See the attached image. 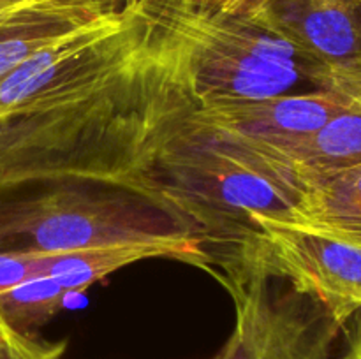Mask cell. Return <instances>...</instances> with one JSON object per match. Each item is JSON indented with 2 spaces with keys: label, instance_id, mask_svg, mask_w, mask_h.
Here are the masks:
<instances>
[{
  "label": "cell",
  "instance_id": "1",
  "mask_svg": "<svg viewBox=\"0 0 361 359\" xmlns=\"http://www.w3.org/2000/svg\"><path fill=\"white\" fill-rule=\"evenodd\" d=\"M143 25L145 53L190 109L288 94L316 63L261 13H226L210 0H123Z\"/></svg>",
  "mask_w": 361,
  "mask_h": 359
},
{
  "label": "cell",
  "instance_id": "2",
  "mask_svg": "<svg viewBox=\"0 0 361 359\" xmlns=\"http://www.w3.org/2000/svg\"><path fill=\"white\" fill-rule=\"evenodd\" d=\"M203 236L189 213L143 180L73 176L0 190V252L155 243L210 257Z\"/></svg>",
  "mask_w": 361,
  "mask_h": 359
},
{
  "label": "cell",
  "instance_id": "3",
  "mask_svg": "<svg viewBox=\"0 0 361 359\" xmlns=\"http://www.w3.org/2000/svg\"><path fill=\"white\" fill-rule=\"evenodd\" d=\"M180 109L159 130L148 151L143 178L175 201L204 234L215 227L242 243L249 217L288 218L309 182L298 165L275 151L217 136Z\"/></svg>",
  "mask_w": 361,
  "mask_h": 359
},
{
  "label": "cell",
  "instance_id": "4",
  "mask_svg": "<svg viewBox=\"0 0 361 359\" xmlns=\"http://www.w3.org/2000/svg\"><path fill=\"white\" fill-rule=\"evenodd\" d=\"M143 48V25L123 2L115 14L46 46L0 80V120L99 101L140 70Z\"/></svg>",
  "mask_w": 361,
  "mask_h": 359
},
{
  "label": "cell",
  "instance_id": "5",
  "mask_svg": "<svg viewBox=\"0 0 361 359\" xmlns=\"http://www.w3.org/2000/svg\"><path fill=\"white\" fill-rule=\"evenodd\" d=\"M249 222L250 234L238 250L267 275L291 282L337 326L361 310V243L288 218L252 213Z\"/></svg>",
  "mask_w": 361,
  "mask_h": 359
},
{
  "label": "cell",
  "instance_id": "6",
  "mask_svg": "<svg viewBox=\"0 0 361 359\" xmlns=\"http://www.w3.org/2000/svg\"><path fill=\"white\" fill-rule=\"evenodd\" d=\"M222 284L235 305V327L214 359H330L331 326L303 313L291 296L279 298L270 275L240 252L226 260Z\"/></svg>",
  "mask_w": 361,
  "mask_h": 359
},
{
  "label": "cell",
  "instance_id": "7",
  "mask_svg": "<svg viewBox=\"0 0 361 359\" xmlns=\"http://www.w3.org/2000/svg\"><path fill=\"white\" fill-rule=\"evenodd\" d=\"M353 102L349 95L314 88L215 108H189L187 115L217 136L284 157L289 148L312 137Z\"/></svg>",
  "mask_w": 361,
  "mask_h": 359
},
{
  "label": "cell",
  "instance_id": "8",
  "mask_svg": "<svg viewBox=\"0 0 361 359\" xmlns=\"http://www.w3.org/2000/svg\"><path fill=\"white\" fill-rule=\"evenodd\" d=\"M256 13L316 65L361 69V0H267Z\"/></svg>",
  "mask_w": 361,
  "mask_h": 359
},
{
  "label": "cell",
  "instance_id": "9",
  "mask_svg": "<svg viewBox=\"0 0 361 359\" xmlns=\"http://www.w3.org/2000/svg\"><path fill=\"white\" fill-rule=\"evenodd\" d=\"M120 7L118 0H0V80L42 48Z\"/></svg>",
  "mask_w": 361,
  "mask_h": 359
},
{
  "label": "cell",
  "instance_id": "10",
  "mask_svg": "<svg viewBox=\"0 0 361 359\" xmlns=\"http://www.w3.org/2000/svg\"><path fill=\"white\" fill-rule=\"evenodd\" d=\"M148 259H175L210 270V257L175 245L130 243L106 245L80 252L56 253L46 277L53 278L66 292H83L115 271Z\"/></svg>",
  "mask_w": 361,
  "mask_h": 359
},
{
  "label": "cell",
  "instance_id": "11",
  "mask_svg": "<svg viewBox=\"0 0 361 359\" xmlns=\"http://www.w3.org/2000/svg\"><path fill=\"white\" fill-rule=\"evenodd\" d=\"M288 220L361 243V168L310 180Z\"/></svg>",
  "mask_w": 361,
  "mask_h": 359
},
{
  "label": "cell",
  "instance_id": "12",
  "mask_svg": "<svg viewBox=\"0 0 361 359\" xmlns=\"http://www.w3.org/2000/svg\"><path fill=\"white\" fill-rule=\"evenodd\" d=\"M331 118L303 143L289 148L286 157L310 182L316 176L361 168V99Z\"/></svg>",
  "mask_w": 361,
  "mask_h": 359
},
{
  "label": "cell",
  "instance_id": "13",
  "mask_svg": "<svg viewBox=\"0 0 361 359\" xmlns=\"http://www.w3.org/2000/svg\"><path fill=\"white\" fill-rule=\"evenodd\" d=\"M67 292L49 277L32 278L0 296V313L16 329L28 333L51 319L63 305Z\"/></svg>",
  "mask_w": 361,
  "mask_h": 359
},
{
  "label": "cell",
  "instance_id": "14",
  "mask_svg": "<svg viewBox=\"0 0 361 359\" xmlns=\"http://www.w3.org/2000/svg\"><path fill=\"white\" fill-rule=\"evenodd\" d=\"M226 13H256L264 6L267 0H210Z\"/></svg>",
  "mask_w": 361,
  "mask_h": 359
},
{
  "label": "cell",
  "instance_id": "15",
  "mask_svg": "<svg viewBox=\"0 0 361 359\" xmlns=\"http://www.w3.org/2000/svg\"><path fill=\"white\" fill-rule=\"evenodd\" d=\"M353 359H361V327H360L358 340H356L355 344V351H353Z\"/></svg>",
  "mask_w": 361,
  "mask_h": 359
}]
</instances>
